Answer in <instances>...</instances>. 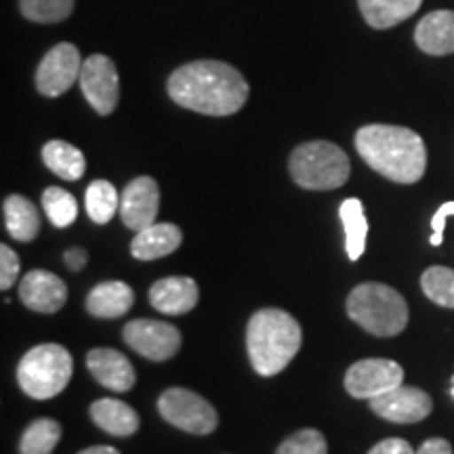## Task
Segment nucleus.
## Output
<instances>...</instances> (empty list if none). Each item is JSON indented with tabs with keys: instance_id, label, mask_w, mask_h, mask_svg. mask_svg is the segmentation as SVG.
Returning a JSON list of instances; mask_svg holds the SVG:
<instances>
[{
	"instance_id": "obj_14",
	"label": "nucleus",
	"mask_w": 454,
	"mask_h": 454,
	"mask_svg": "<svg viewBox=\"0 0 454 454\" xmlns=\"http://www.w3.org/2000/svg\"><path fill=\"white\" fill-rule=\"evenodd\" d=\"M20 299L27 309L55 314L66 305L67 286L59 276L47 270H32L21 278Z\"/></svg>"
},
{
	"instance_id": "obj_16",
	"label": "nucleus",
	"mask_w": 454,
	"mask_h": 454,
	"mask_svg": "<svg viewBox=\"0 0 454 454\" xmlns=\"http://www.w3.org/2000/svg\"><path fill=\"white\" fill-rule=\"evenodd\" d=\"M198 297H200L198 284L194 278L187 276L162 278L150 288L152 308L167 316L187 314L196 308Z\"/></svg>"
},
{
	"instance_id": "obj_7",
	"label": "nucleus",
	"mask_w": 454,
	"mask_h": 454,
	"mask_svg": "<svg viewBox=\"0 0 454 454\" xmlns=\"http://www.w3.org/2000/svg\"><path fill=\"white\" fill-rule=\"evenodd\" d=\"M158 411L164 421L194 435L213 434L219 425L217 411L211 402L204 400L196 391L184 387H170L164 391L158 400Z\"/></svg>"
},
{
	"instance_id": "obj_1",
	"label": "nucleus",
	"mask_w": 454,
	"mask_h": 454,
	"mask_svg": "<svg viewBox=\"0 0 454 454\" xmlns=\"http://www.w3.org/2000/svg\"><path fill=\"white\" fill-rule=\"evenodd\" d=\"M168 95L185 110L207 116H230L247 104L248 82L234 66L200 59L170 74Z\"/></svg>"
},
{
	"instance_id": "obj_15",
	"label": "nucleus",
	"mask_w": 454,
	"mask_h": 454,
	"mask_svg": "<svg viewBox=\"0 0 454 454\" xmlns=\"http://www.w3.org/2000/svg\"><path fill=\"white\" fill-rule=\"evenodd\" d=\"M87 368L95 377V381L110 391H118V394L133 389L135 381H137L129 357L110 348L90 349L87 354Z\"/></svg>"
},
{
	"instance_id": "obj_24",
	"label": "nucleus",
	"mask_w": 454,
	"mask_h": 454,
	"mask_svg": "<svg viewBox=\"0 0 454 454\" xmlns=\"http://www.w3.org/2000/svg\"><path fill=\"white\" fill-rule=\"evenodd\" d=\"M340 221L345 227V248L348 257L357 261L366 251V236H368V221L364 215V204L357 198H348L339 208Z\"/></svg>"
},
{
	"instance_id": "obj_8",
	"label": "nucleus",
	"mask_w": 454,
	"mask_h": 454,
	"mask_svg": "<svg viewBox=\"0 0 454 454\" xmlns=\"http://www.w3.org/2000/svg\"><path fill=\"white\" fill-rule=\"evenodd\" d=\"M402 381H404V368L385 357L360 360L345 372V389L357 400H372V397L387 394L400 387Z\"/></svg>"
},
{
	"instance_id": "obj_12",
	"label": "nucleus",
	"mask_w": 454,
	"mask_h": 454,
	"mask_svg": "<svg viewBox=\"0 0 454 454\" xmlns=\"http://www.w3.org/2000/svg\"><path fill=\"white\" fill-rule=\"evenodd\" d=\"M371 408L385 421L408 425L427 419L434 411V402H431L427 391L400 385V387L391 389L387 394L372 397Z\"/></svg>"
},
{
	"instance_id": "obj_32",
	"label": "nucleus",
	"mask_w": 454,
	"mask_h": 454,
	"mask_svg": "<svg viewBox=\"0 0 454 454\" xmlns=\"http://www.w3.org/2000/svg\"><path fill=\"white\" fill-rule=\"evenodd\" d=\"M452 215H454V200L442 204L438 213H435L434 219H431V230H434V234H431V244H434V247H440L442 240H444L446 221L448 217H452Z\"/></svg>"
},
{
	"instance_id": "obj_23",
	"label": "nucleus",
	"mask_w": 454,
	"mask_h": 454,
	"mask_svg": "<svg viewBox=\"0 0 454 454\" xmlns=\"http://www.w3.org/2000/svg\"><path fill=\"white\" fill-rule=\"evenodd\" d=\"M43 162L47 164L51 173L66 181H78L87 170V160L84 154L76 145L67 141L53 139L43 147Z\"/></svg>"
},
{
	"instance_id": "obj_17",
	"label": "nucleus",
	"mask_w": 454,
	"mask_h": 454,
	"mask_svg": "<svg viewBox=\"0 0 454 454\" xmlns=\"http://www.w3.org/2000/svg\"><path fill=\"white\" fill-rule=\"evenodd\" d=\"M414 43L434 57L454 53V11H431L425 15L414 30Z\"/></svg>"
},
{
	"instance_id": "obj_2",
	"label": "nucleus",
	"mask_w": 454,
	"mask_h": 454,
	"mask_svg": "<svg viewBox=\"0 0 454 454\" xmlns=\"http://www.w3.org/2000/svg\"><path fill=\"white\" fill-rule=\"evenodd\" d=\"M356 150L368 167L395 184H417L427 168L421 135L395 124H366L356 133Z\"/></svg>"
},
{
	"instance_id": "obj_37",
	"label": "nucleus",
	"mask_w": 454,
	"mask_h": 454,
	"mask_svg": "<svg viewBox=\"0 0 454 454\" xmlns=\"http://www.w3.org/2000/svg\"><path fill=\"white\" fill-rule=\"evenodd\" d=\"M450 395H452V400H454V377H452V385H450Z\"/></svg>"
},
{
	"instance_id": "obj_6",
	"label": "nucleus",
	"mask_w": 454,
	"mask_h": 454,
	"mask_svg": "<svg viewBox=\"0 0 454 454\" xmlns=\"http://www.w3.org/2000/svg\"><path fill=\"white\" fill-rule=\"evenodd\" d=\"M70 351L57 343H44L32 348L17 366L20 387L34 400H49L59 395L72 379Z\"/></svg>"
},
{
	"instance_id": "obj_19",
	"label": "nucleus",
	"mask_w": 454,
	"mask_h": 454,
	"mask_svg": "<svg viewBox=\"0 0 454 454\" xmlns=\"http://www.w3.org/2000/svg\"><path fill=\"white\" fill-rule=\"evenodd\" d=\"M135 293L129 284L112 280L101 282L87 297V309L90 316L104 317V320H114V317H122L127 311L133 308Z\"/></svg>"
},
{
	"instance_id": "obj_25",
	"label": "nucleus",
	"mask_w": 454,
	"mask_h": 454,
	"mask_svg": "<svg viewBox=\"0 0 454 454\" xmlns=\"http://www.w3.org/2000/svg\"><path fill=\"white\" fill-rule=\"evenodd\" d=\"M84 207H87V215L93 219V223H110L116 211H121V196L110 181L98 179L87 187Z\"/></svg>"
},
{
	"instance_id": "obj_36",
	"label": "nucleus",
	"mask_w": 454,
	"mask_h": 454,
	"mask_svg": "<svg viewBox=\"0 0 454 454\" xmlns=\"http://www.w3.org/2000/svg\"><path fill=\"white\" fill-rule=\"evenodd\" d=\"M78 454H121V452L112 446H90V448H87V450H82Z\"/></svg>"
},
{
	"instance_id": "obj_30",
	"label": "nucleus",
	"mask_w": 454,
	"mask_h": 454,
	"mask_svg": "<svg viewBox=\"0 0 454 454\" xmlns=\"http://www.w3.org/2000/svg\"><path fill=\"white\" fill-rule=\"evenodd\" d=\"M326 438L317 429H301L286 438L276 454H326Z\"/></svg>"
},
{
	"instance_id": "obj_5",
	"label": "nucleus",
	"mask_w": 454,
	"mask_h": 454,
	"mask_svg": "<svg viewBox=\"0 0 454 454\" xmlns=\"http://www.w3.org/2000/svg\"><path fill=\"white\" fill-rule=\"evenodd\" d=\"M291 177L303 190H337L351 175L349 158L331 141H308L291 154Z\"/></svg>"
},
{
	"instance_id": "obj_9",
	"label": "nucleus",
	"mask_w": 454,
	"mask_h": 454,
	"mask_svg": "<svg viewBox=\"0 0 454 454\" xmlns=\"http://www.w3.org/2000/svg\"><path fill=\"white\" fill-rule=\"evenodd\" d=\"M81 89L99 116H110L121 99V81L116 64L106 55H90L82 64Z\"/></svg>"
},
{
	"instance_id": "obj_26",
	"label": "nucleus",
	"mask_w": 454,
	"mask_h": 454,
	"mask_svg": "<svg viewBox=\"0 0 454 454\" xmlns=\"http://www.w3.org/2000/svg\"><path fill=\"white\" fill-rule=\"evenodd\" d=\"M61 440V425L53 419H38L24 431L20 442L21 454H51Z\"/></svg>"
},
{
	"instance_id": "obj_35",
	"label": "nucleus",
	"mask_w": 454,
	"mask_h": 454,
	"mask_svg": "<svg viewBox=\"0 0 454 454\" xmlns=\"http://www.w3.org/2000/svg\"><path fill=\"white\" fill-rule=\"evenodd\" d=\"M417 454H452V446L442 438H431L423 442V446L419 448Z\"/></svg>"
},
{
	"instance_id": "obj_3",
	"label": "nucleus",
	"mask_w": 454,
	"mask_h": 454,
	"mask_svg": "<svg viewBox=\"0 0 454 454\" xmlns=\"http://www.w3.org/2000/svg\"><path fill=\"white\" fill-rule=\"evenodd\" d=\"M303 333L288 311L278 308L259 309L247 328V349L254 372L274 377L299 354Z\"/></svg>"
},
{
	"instance_id": "obj_13",
	"label": "nucleus",
	"mask_w": 454,
	"mask_h": 454,
	"mask_svg": "<svg viewBox=\"0 0 454 454\" xmlns=\"http://www.w3.org/2000/svg\"><path fill=\"white\" fill-rule=\"evenodd\" d=\"M160 208V187L152 177H137L124 187L121 196L122 223L133 231L154 225Z\"/></svg>"
},
{
	"instance_id": "obj_29",
	"label": "nucleus",
	"mask_w": 454,
	"mask_h": 454,
	"mask_svg": "<svg viewBox=\"0 0 454 454\" xmlns=\"http://www.w3.org/2000/svg\"><path fill=\"white\" fill-rule=\"evenodd\" d=\"M20 9L36 24H59L72 15L74 0H20Z\"/></svg>"
},
{
	"instance_id": "obj_18",
	"label": "nucleus",
	"mask_w": 454,
	"mask_h": 454,
	"mask_svg": "<svg viewBox=\"0 0 454 454\" xmlns=\"http://www.w3.org/2000/svg\"><path fill=\"white\" fill-rule=\"evenodd\" d=\"M184 234L173 223H154L137 231L130 242V254L139 261H154L175 253L181 247Z\"/></svg>"
},
{
	"instance_id": "obj_28",
	"label": "nucleus",
	"mask_w": 454,
	"mask_h": 454,
	"mask_svg": "<svg viewBox=\"0 0 454 454\" xmlns=\"http://www.w3.org/2000/svg\"><path fill=\"white\" fill-rule=\"evenodd\" d=\"M43 208L55 227L72 225L78 217L76 198L61 187H47L43 192Z\"/></svg>"
},
{
	"instance_id": "obj_22",
	"label": "nucleus",
	"mask_w": 454,
	"mask_h": 454,
	"mask_svg": "<svg viewBox=\"0 0 454 454\" xmlns=\"http://www.w3.org/2000/svg\"><path fill=\"white\" fill-rule=\"evenodd\" d=\"M4 225L15 240L32 242L41 231V215L26 196L13 194L4 200Z\"/></svg>"
},
{
	"instance_id": "obj_4",
	"label": "nucleus",
	"mask_w": 454,
	"mask_h": 454,
	"mask_svg": "<svg viewBox=\"0 0 454 454\" xmlns=\"http://www.w3.org/2000/svg\"><path fill=\"white\" fill-rule=\"evenodd\" d=\"M348 314L374 337H395L408 325V303L387 284L366 282L348 297Z\"/></svg>"
},
{
	"instance_id": "obj_21",
	"label": "nucleus",
	"mask_w": 454,
	"mask_h": 454,
	"mask_svg": "<svg viewBox=\"0 0 454 454\" xmlns=\"http://www.w3.org/2000/svg\"><path fill=\"white\" fill-rule=\"evenodd\" d=\"M423 0H357L366 24L377 30H387L417 13Z\"/></svg>"
},
{
	"instance_id": "obj_27",
	"label": "nucleus",
	"mask_w": 454,
	"mask_h": 454,
	"mask_svg": "<svg viewBox=\"0 0 454 454\" xmlns=\"http://www.w3.org/2000/svg\"><path fill=\"white\" fill-rule=\"evenodd\" d=\"M421 288L440 308L454 309V270L434 265L421 276Z\"/></svg>"
},
{
	"instance_id": "obj_20",
	"label": "nucleus",
	"mask_w": 454,
	"mask_h": 454,
	"mask_svg": "<svg viewBox=\"0 0 454 454\" xmlns=\"http://www.w3.org/2000/svg\"><path fill=\"white\" fill-rule=\"evenodd\" d=\"M90 419L98 427L112 435H118V438H127L139 429V414L135 412V408L121 400H112V397H101V400L93 402Z\"/></svg>"
},
{
	"instance_id": "obj_10",
	"label": "nucleus",
	"mask_w": 454,
	"mask_h": 454,
	"mask_svg": "<svg viewBox=\"0 0 454 454\" xmlns=\"http://www.w3.org/2000/svg\"><path fill=\"white\" fill-rule=\"evenodd\" d=\"M124 343L147 360H170L181 348V333L168 322L158 320H130L122 331Z\"/></svg>"
},
{
	"instance_id": "obj_11",
	"label": "nucleus",
	"mask_w": 454,
	"mask_h": 454,
	"mask_svg": "<svg viewBox=\"0 0 454 454\" xmlns=\"http://www.w3.org/2000/svg\"><path fill=\"white\" fill-rule=\"evenodd\" d=\"M81 51L70 43H59L43 57L36 70V89L44 98H59L81 78Z\"/></svg>"
},
{
	"instance_id": "obj_31",
	"label": "nucleus",
	"mask_w": 454,
	"mask_h": 454,
	"mask_svg": "<svg viewBox=\"0 0 454 454\" xmlns=\"http://www.w3.org/2000/svg\"><path fill=\"white\" fill-rule=\"evenodd\" d=\"M17 276H20V257L13 248L3 244L0 247V288L9 291L17 282Z\"/></svg>"
},
{
	"instance_id": "obj_33",
	"label": "nucleus",
	"mask_w": 454,
	"mask_h": 454,
	"mask_svg": "<svg viewBox=\"0 0 454 454\" xmlns=\"http://www.w3.org/2000/svg\"><path fill=\"white\" fill-rule=\"evenodd\" d=\"M368 454H417V452L412 450V446L408 444L406 440L389 438V440L379 442V444L374 446Z\"/></svg>"
},
{
	"instance_id": "obj_34",
	"label": "nucleus",
	"mask_w": 454,
	"mask_h": 454,
	"mask_svg": "<svg viewBox=\"0 0 454 454\" xmlns=\"http://www.w3.org/2000/svg\"><path fill=\"white\" fill-rule=\"evenodd\" d=\"M64 261H66L67 270L81 271L84 265H87L89 257H87V251H84V248H70V251H66Z\"/></svg>"
}]
</instances>
